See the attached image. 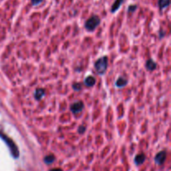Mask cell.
<instances>
[{
    "label": "cell",
    "mask_w": 171,
    "mask_h": 171,
    "mask_svg": "<svg viewBox=\"0 0 171 171\" xmlns=\"http://www.w3.org/2000/svg\"><path fill=\"white\" fill-rule=\"evenodd\" d=\"M136 8H137V6L136 5H131V6L129 7V12H133L134 10H136Z\"/></svg>",
    "instance_id": "16"
},
{
    "label": "cell",
    "mask_w": 171,
    "mask_h": 171,
    "mask_svg": "<svg viewBox=\"0 0 171 171\" xmlns=\"http://www.w3.org/2000/svg\"><path fill=\"white\" fill-rule=\"evenodd\" d=\"M45 94V91L44 89H36V91H35V93H34V97H35V99H42V97Z\"/></svg>",
    "instance_id": "9"
},
{
    "label": "cell",
    "mask_w": 171,
    "mask_h": 171,
    "mask_svg": "<svg viewBox=\"0 0 171 171\" xmlns=\"http://www.w3.org/2000/svg\"><path fill=\"white\" fill-rule=\"evenodd\" d=\"M50 171H63L61 169H53V170H51Z\"/></svg>",
    "instance_id": "18"
},
{
    "label": "cell",
    "mask_w": 171,
    "mask_h": 171,
    "mask_svg": "<svg viewBox=\"0 0 171 171\" xmlns=\"http://www.w3.org/2000/svg\"><path fill=\"white\" fill-rule=\"evenodd\" d=\"M127 83H128V80H127L126 79H124V78H123V77H120V78L116 80L115 85H116V87H118V88H123V87H124V86L126 85Z\"/></svg>",
    "instance_id": "6"
},
{
    "label": "cell",
    "mask_w": 171,
    "mask_h": 171,
    "mask_svg": "<svg viewBox=\"0 0 171 171\" xmlns=\"http://www.w3.org/2000/svg\"><path fill=\"white\" fill-rule=\"evenodd\" d=\"M83 106L84 105H83L82 101H77L71 105L70 110L74 114H76L78 113H80L82 111L83 109Z\"/></svg>",
    "instance_id": "4"
},
{
    "label": "cell",
    "mask_w": 171,
    "mask_h": 171,
    "mask_svg": "<svg viewBox=\"0 0 171 171\" xmlns=\"http://www.w3.org/2000/svg\"><path fill=\"white\" fill-rule=\"evenodd\" d=\"M146 68H147V70H150V71L155 70L156 69V63L152 59H149L146 63Z\"/></svg>",
    "instance_id": "8"
},
{
    "label": "cell",
    "mask_w": 171,
    "mask_h": 171,
    "mask_svg": "<svg viewBox=\"0 0 171 171\" xmlns=\"http://www.w3.org/2000/svg\"><path fill=\"white\" fill-rule=\"evenodd\" d=\"M73 88L74 90H80L81 89V84L80 83H74L73 85Z\"/></svg>",
    "instance_id": "14"
},
{
    "label": "cell",
    "mask_w": 171,
    "mask_h": 171,
    "mask_svg": "<svg viewBox=\"0 0 171 171\" xmlns=\"http://www.w3.org/2000/svg\"><path fill=\"white\" fill-rule=\"evenodd\" d=\"M0 136H2V137H3V139L6 141L7 144L8 145L9 148H10V149H11V151H12V153H13V156H14L15 158L19 157V149H17V147L15 146V145H14V143H13V141H12V140H8V138H7L6 136L1 135V134H0Z\"/></svg>",
    "instance_id": "3"
},
{
    "label": "cell",
    "mask_w": 171,
    "mask_h": 171,
    "mask_svg": "<svg viewBox=\"0 0 171 171\" xmlns=\"http://www.w3.org/2000/svg\"><path fill=\"white\" fill-rule=\"evenodd\" d=\"M84 130H85V128L83 126H80L79 128V132L80 133H83L84 132Z\"/></svg>",
    "instance_id": "17"
},
{
    "label": "cell",
    "mask_w": 171,
    "mask_h": 171,
    "mask_svg": "<svg viewBox=\"0 0 171 171\" xmlns=\"http://www.w3.org/2000/svg\"><path fill=\"white\" fill-rule=\"evenodd\" d=\"M123 2H124V0H115L113 6L111 8V12L112 13H115L120 8L121 4L123 3Z\"/></svg>",
    "instance_id": "7"
},
{
    "label": "cell",
    "mask_w": 171,
    "mask_h": 171,
    "mask_svg": "<svg viewBox=\"0 0 171 171\" xmlns=\"http://www.w3.org/2000/svg\"><path fill=\"white\" fill-rule=\"evenodd\" d=\"M54 159H55V158H54V155H48L44 158V162L46 164L49 165V164H52L54 161Z\"/></svg>",
    "instance_id": "13"
},
{
    "label": "cell",
    "mask_w": 171,
    "mask_h": 171,
    "mask_svg": "<svg viewBox=\"0 0 171 171\" xmlns=\"http://www.w3.org/2000/svg\"><path fill=\"white\" fill-rule=\"evenodd\" d=\"M84 83H85L86 86H89H89H93V85H95V79L92 76L87 77L84 80Z\"/></svg>",
    "instance_id": "11"
},
{
    "label": "cell",
    "mask_w": 171,
    "mask_h": 171,
    "mask_svg": "<svg viewBox=\"0 0 171 171\" xmlns=\"http://www.w3.org/2000/svg\"><path fill=\"white\" fill-rule=\"evenodd\" d=\"M170 0H158V6L161 9L165 8L170 5Z\"/></svg>",
    "instance_id": "12"
},
{
    "label": "cell",
    "mask_w": 171,
    "mask_h": 171,
    "mask_svg": "<svg viewBox=\"0 0 171 171\" xmlns=\"http://www.w3.org/2000/svg\"><path fill=\"white\" fill-rule=\"evenodd\" d=\"M99 24H100V19L97 15H94L86 21L85 28L89 31H93L99 25Z\"/></svg>",
    "instance_id": "2"
},
{
    "label": "cell",
    "mask_w": 171,
    "mask_h": 171,
    "mask_svg": "<svg viewBox=\"0 0 171 171\" xmlns=\"http://www.w3.org/2000/svg\"><path fill=\"white\" fill-rule=\"evenodd\" d=\"M145 159V156L143 154H140L137 155V156L135 157V158H134V162H135V164L137 165H142V164L144 163Z\"/></svg>",
    "instance_id": "10"
},
{
    "label": "cell",
    "mask_w": 171,
    "mask_h": 171,
    "mask_svg": "<svg viewBox=\"0 0 171 171\" xmlns=\"http://www.w3.org/2000/svg\"><path fill=\"white\" fill-rule=\"evenodd\" d=\"M95 70L97 71V73L100 75L104 74L105 71L107 70L108 67V58L107 57H102L99 59H98L95 64Z\"/></svg>",
    "instance_id": "1"
},
{
    "label": "cell",
    "mask_w": 171,
    "mask_h": 171,
    "mask_svg": "<svg viewBox=\"0 0 171 171\" xmlns=\"http://www.w3.org/2000/svg\"><path fill=\"white\" fill-rule=\"evenodd\" d=\"M165 158H166V153L165 151H161L158 153V154H156L154 160L158 165H162L165 162Z\"/></svg>",
    "instance_id": "5"
},
{
    "label": "cell",
    "mask_w": 171,
    "mask_h": 171,
    "mask_svg": "<svg viewBox=\"0 0 171 171\" xmlns=\"http://www.w3.org/2000/svg\"><path fill=\"white\" fill-rule=\"evenodd\" d=\"M32 4L33 5H38V4H39V3H41L42 2H43V0H32Z\"/></svg>",
    "instance_id": "15"
}]
</instances>
